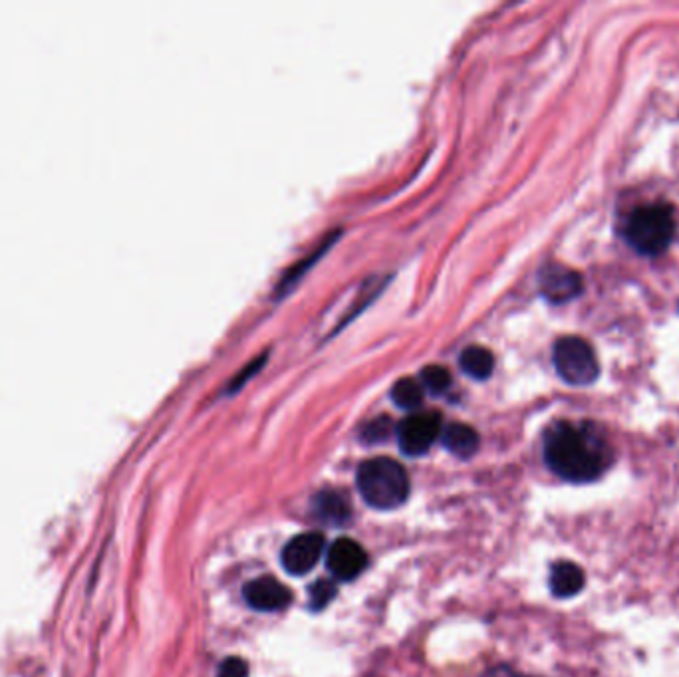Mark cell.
Here are the masks:
<instances>
[{
    "label": "cell",
    "instance_id": "cell-10",
    "mask_svg": "<svg viewBox=\"0 0 679 677\" xmlns=\"http://www.w3.org/2000/svg\"><path fill=\"white\" fill-rule=\"evenodd\" d=\"M584 572L578 564L574 562H556L552 568H550V578H548V584H550V592L556 596V598H570V596H576L582 588H584Z\"/></svg>",
    "mask_w": 679,
    "mask_h": 677
},
{
    "label": "cell",
    "instance_id": "cell-4",
    "mask_svg": "<svg viewBox=\"0 0 679 677\" xmlns=\"http://www.w3.org/2000/svg\"><path fill=\"white\" fill-rule=\"evenodd\" d=\"M552 362L558 376L570 386H590L600 376V364L592 346L578 336L560 338L554 344Z\"/></svg>",
    "mask_w": 679,
    "mask_h": 677
},
{
    "label": "cell",
    "instance_id": "cell-17",
    "mask_svg": "<svg viewBox=\"0 0 679 677\" xmlns=\"http://www.w3.org/2000/svg\"><path fill=\"white\" fill-rule=\"evenodd\" d=\"M390 433H392V421L386 417H380L364 429V439L368 443H378V441H384Z\"/></svg>",
    "mask_w": 679,
    "mask_h": 677
},
{
    "label": "cell",
    "instance_id": "cell-2",
    "mask_svg": "<svg viewBox=\"0 0 679 677\" xmlns=\"http://www.w3.org/2000/svg\"><path fill=\"white\" fill-rule=\"evenodd\" d=\"M358 489L370 507L398 509L408 501V471L390 457L368 459L358 469Z\"/></svg>",
    "mask_w": 679,
    "mask_h": 677
},
{
    "label": "cell",
    "instance_id": "cell-19",
    "mask_svg": "<svg viewBox=\"0 0 679 677\" xmlns=\"http://www.w3.org/2000/svg\"><path fill=\"white\" fill-rule=\"evenodd\" d=\"M265 360V358H263ZM263 360H257L255 364H251V366H247L235 380H233V384H231V390H237V388H241L243 384H245V380H249L259 368H263Z\"/></svg>",
    "mask_w": 679,
    "mask_h": 677
},
{
    "label": "cell",
    "instance_id": "cell-8",
    "mask_svg": "<svg viewBox=\"0 0 679 677\" xmlns=\"http://www.w3.org/2000/svg\"><path fill=\"white\" fill-rule=\"evenodd\" d=\"M326 562L336 580H354L368 566V554L358 542L340 539L328 548Z\"/></svg>",
    "mask_w": 679,
    "mask_h": 677
},
{
    "label": "cell",
    "instance_id": "cell-11",
    "mask_svg": "<svg viewBox=\"0 0 679 677\" xmlns=\"http://www.w3.org/2000/svg\"><path fill=\"white\" fill-rule=\"evenodd\" d=\"M443 445L457 457H471L479 449V435L465 423H451L441 431Z\"/></svg>",
    "mask_w": 679,
    "mask_h": 677
},
{
    "label": "cell",
    "instance_id": "cell-5",
    "mask_svg": "<svg viewBox=\"0 0 679 677\" xmlns=\"http://www.w3.org/2000/svg\"><path fill=\"white\" fill-rule=\"evenodd\" d=\"M441 437V415L435 411L411 413L398 427L400 447L408 455H423Z\"/></svg>",
    "mask_w": 679,
    "mask_h": 677
},
{
    "label": "cell",
    "instance_id": "cell-12",
    "mask_svg": "<svg viewBox=\"0 0 679 677\" xmlns=\"http://www.w3.org/2000/svg\"><path fill=\"white\" fill-rule=\"evenodd\" d=\"M316 515L330 525H344L350 517V503L348 497L338 491H322L314 499Z\"/></svg>",
    "mask_w": 679,
    "mask_h": 677
},
{
    "label": "cell",
    "instance_id": "cell-16",
    "mask_svg": "<svg viewBox=\"0 0 679 677\" xmlns=\"http://www.w3.org/2000/svg\"><path fill=\"white\" fill-rule=\"evenodd\" d=\"M308 594H310V608H312L314 612H318V610L326 608V606L334 600V596H336V584L330 582V580H318V582H314V584L310 586Z\"/></svg>",
    "mask_w": 679,
    "mask_h": 677
},
{
    "label": "cell",
    "instance_id": "cell-14",
    "mask_svg": "<svg viewBox=\"0 0 679 677\" xmlns=\"http://www.w3.org/2000/svg\"><path fill=\"white\" fill-rule=\"evenodd\" d=\"M392 400L402 409H417L423 402V386L413 378H402L392 388Z\"/></svg>",
    "mask_w": 679,
    "mask_h": 677
},
{
    "label": "cell",
    "instance_id": "cell-9",
    "mask_svg": "<svg viewBox=\"0 0 679 677\" xmlns=\"http://www.w3.org/2000/svg\"><path fill=\"white\" fill-rule=\"evenodd\" d=\"M245 600L255 610L278 612V610H284L290 604L292 594L282 582L274 580L271 576H265V578H257V580H253L245 586Z\"/></svg>",
    "mask_w": 679,
    "mask_h": 677
},
{
    "label": "cell",
    "instance_id": "cell-15",
    "mask_svg": "<svg viewBox=\"0 0 679 677\" xmlns=\"http://www.w3.org/2000/svg\"><path fill=\"white\" fill-rule=\"evenodd\" d=\"M421 386L431 394H443L451 386V376L443 366H427L421 372Z\"/></svg>",
    "mask_w": 679,
    "mask_h": 677
},
{
    "label": "cell",
    "instance_id": "cell-7",
    "mask_svg": "<svg viewBox=\"0 0 679 677\" xmlns=\"http://www.w3.org/2000/svg\"><path fill=\"white\" fill-rule=\"evenodd\" d=\"M541 294L552 304H564L582 294V276L562 265H546L539 274Z\"/></svg>",
    "mask_w": 679,
    "mask_h": 677
},
{
    "label": "cell",
    "instance_id": "cell-3",
    "mask_svg": "<svg viewBox=\"0 0 679 677\" xmlns=\"http://www.w3.org/2000/svg\"><path fill=\"white\" fill-rule=\"evenodd\" d=\"M676 231V213L666 203H652L634 209L624 225L628 245L646 257L662 255L672 245Z\"/></svg>",
    "mask_w": 679,
    "mask_h": 677
},
{
    "label": "cell",
    "instance_id": "cell-1",
    "mask_svg": "<svg viewBox=\"0 0 679 677\" xmlns=\"http://www.w3.org/2000/svg\"><path fill=\"white\" fill-rule=\"evenodd\" d=\"M544 461L560 479L584 485L608 471L614 451L592 423L558 421L546 431Z\"/></svg>",
    "mask_w": 679,
    "mask_h": 677
},
{
    "label": "cell",
    "instance_id": "cell-18",
    "mask_svg": "<svg viewBox=\"0 0 679 677\" xmlns=\"http://www.w3.org/2000/svg\"><path fill=\"white\" fill-rule=\"evenodd\" d=\"M249 676V668L241 658H229L221 664L219 674L217 677H247Z\"/></svg>",
    "mask_w": 679,
    "mask_h": 677
},
{
    "label": "cell",
    "instance_id": "cell-13",
    "mask_svg": "<svg viewBox=\"0 0 679 677\" xmlns=\"http://www.w3.org/2000/svg\"><path fill=\"white\" fill-rule=\"evenodd\" d=\"M459 364L465 374H469L475 380H487L495 370V358L493 354L483 346H469L463 350Z\"/></svg>",
    "mask_w": 679,
    "mask_h": 677
},
{
    "label": "cell",
    "instance_id": "cell-6",
    "mask_svg": "<svg viewBox=\"0 0 679 677\" xmlns=\"http://www.w3.org/2000/svg\"><path fill=\"white\" fill-rule=\"evenodd\" d=\"M324 552V537L320 533H304L294 537L282 550V566L294 576L308 574Z\"/></svg>",
    "mask_w": 679,
    "mask_h": 677
}]
</instances>
